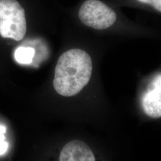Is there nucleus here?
I'll use <instances>...</instances> for the list:
<instances>
[{
    "label": "nucleus",
    "instance_id": "1",
    "mask_svg": "<svg viewBox=\"0 0 161 161\" xmlns=\"http://www.w3.org/2000/svg\"><path fill=\"white\" fill-rule=\"evenodd\" d=\"M92 60L86 52L71 49L58 58L53 86L60 95L72 97L86 86L92 74Z\"/></svg>",
    "mask_w": 161,
    "mask_h": 161
},
{
    "label": "nucleus",
    "instance_id": "2",
    "mask_svg": "<svg viewBox=\"0 0 161 161\" xmlns=\"http://www.w3.org/2000/svg\"><path fill=\"white\" fill-rule=\"evenodd\" d=\"M27 30L25 13L16 0H0V35L16 41L23 40Z\"/></svg>",
    "mask_w": 161,
    "mask_h": 161
},
{
    "label": "nucleus",
    "instance_id": "3",
    "mask_svg": "<svg viewBox=\"0 0 161 161\" xmlns=\"http://www.w3.org/2000/svg\"><path fill=\"white\" fill-rule=\"evenodd\" d=\"M78 16L82 23L97 30L112 26L116 20L115 12L98 0H87L80 7Z\"/></svg>",
    "mask_w": 161,
    "mask_h": 161
},
{
    "label": "nucleus",
    "instance_id": "4",
    "mask_svg": "<svg viewBox=\"0 0 161 161\" xmlns=\"http://www.w3.org/2000/svg\"><path fill=\"white\" fill-rule=\"evenodd\" d=\"M142 105L144 113L151 118L161 116V75L159 74L148 86L143 97Z\"/></svg>",
    "mask_w": 161,
    "mask_h": 161
},
{
    "label": "nucleus",
    "instance_id": "5",
    "mask_svg": "<svg viewBox=\"0 0 161 161\" xmlns=\"http://www.w3.org/2000/svg\"><path fill=\"white\" fill-rule=\"evenodd\" d=\"M60 161H96V159L87 144L82 141L74 140L64 146Z\"/></svg>",
    "mask_w": 161,
    "mask_h": 161
},
{
    "label": "nucleus",
    "instance_id": "6",
    "mask_svg": "<svg viewBox=\"0 0 161 161\" xmlns=\"http://www.w3.org/2000/svg\"><path fill=\"white\" fill-rule=\"evenodd\" d=\"M35 50L31 47H20L14 52V58L19 64H30L34 57Z\"/></svg>",
    "mask_w": 161,
    "mask_h": 161
},
{
    "label": "nucleus",
    "instance_id": "7",
    "mask_svg": "<svg viewBox=\"0 0 161 161\" xmlns=\"http://www.w3.org/2000/svg\"><path fill=\"white\" fill-rule=\"evenodd\" d=\"M6 128L0 124V155L4 154L8 149V143L5 140Z\"/></svg>",
    "mask_w": 161,
    "mask_h": 161
},
{
    "label": "nucleus",
    "instance_id": "8",
    "mask_svg": "<svg viewBox=\"0 0 161 161\" xmlns=\"http://www.w3.org/2000/svg\"><path fill=\"white\" fill-rule=\"evenodd\" d=\"M144 4H149L150 6L154 7L158 12H161V0H137Z\"/></svg>",
    "mask_w": 161,
    "mask_h": 161
}]
</instances>
